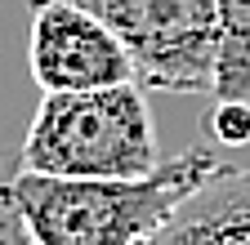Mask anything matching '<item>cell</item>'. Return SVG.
Returning a JSON list of instances; mask_svg holds the SVG:
<instances>
[{
    "instance_id": "8992f818",
    "label": "cell",
    "mask_w": 250,
    "mask_h": 245,
    "mask_svg": "<svg viewBox=\"0 0 250 245\" xmlns=\"http://www.w3.org/2000/svg\"><path fill=\"white\" fill-rule=\"evenodd\" d=\"M214 98L250 103V0H219V80Z\"/></svg>"
},
{
    "instance_id": "5b68a950",
    "label": "cell",
    "mask_w": 250,
    "mask_h": 245,
    "mask_svg": "<svg viewBox=\"0 0 250 245\" xmlns=\"http://www.w3.org/2000/svg\"><path fill=\"white\" fill-rule=\"evenodd\" d=\"M147 245H250V170L224 161Z\"/></svg>"
},
{
    "instance_id": "6da1fadb",
    "label": "cell",
    "mask_w": 250,
    "mask_h": 245,
    "mask_svg": "<svg viewBox=\"0 0 250 245\" xmlns=\"http://www.w3.org/2000/svg\"><path fill=\"white\" fill-rule=\"evenodd\" d=\"M219 170L224 156L210 147H188L139 178H62L18 165L14 205L31 245H147Z\"/></svg>"
},
{
    "instance_id": "ba28073f",
    "label": "cell",
    "mask_w": 250,
    "mask_h": 245,
    "mask_svg": "<svg viewBox=\"0 0 250 245\" xmlns=\"http://www.w3.org/2000/svg\"><path fill=\"white\" fill-rule=\"evenodd\" d=\"M22 165V151H0V245H31L18 205H14V174Z\"/></svg>"
},
{
    "instance_id": "52a82bcc",
    "label": "cell",
    "mask_w": 250,
    "mask_h": 245,
    "mask_svg": "<svg viewBox=\"0 0 250 245\" xmlns=\"http://www.w3.org/2000/svg\"><path fill=\"white\" fill-rule=\"evenodd\" d=\"M201 130L224 143V147H246L250 143V103H232V98H214V107L206 112Z\"/></svg>"
},
{
    "instance_id": "3957f363",
    "label": "cell",
    "mask_w": 250,
    "mask_h": 245,
    "mask_svg": "<svg viewBox=\"0 0 250 245\" xmlns=\"http://www.w3.org/2000/svg\"><path fill=\"white\" fill-rule=\"evenodd\" d=\"M103 18L134 58V85L214 98L219 0H76Z\"/></svg>"
},
{
    "instance_id": "9c48e42d",
    "label": "cell",
    "mask_w": 250,
    "mask_h": 245,
    "mask_svg": "<svg viewBox=\"0 0 250 245\" xmlns=\"http://www.w3.org/2000/svg\"><path fill=\"white\" fill-rule=\"evenodd\" d=\"M27 5H36V0H27Z\"/></svg>"
},
{
    "instance_id": "7a4b0ae2",
    "label": "cell",
    "mask_w": 250,
    "mask_h": 245,
    "mask_svg": "<svg viewBox=\"0 0 250 245\" xmlns=\"http://www.w3.org/2000/svg\"><path fill=\"white\" fill-rule=\"evenodd\" d=\"M18 151L27 170L62 178H139L161 165L147 89L134 80L45 94Z\"/></svg>"
},
{
    "instance_id": "277c9868",
    "label": "cell",
    "mask_w": 250,
    "mask_h": 245,
    "mask_svg": "<svg viewBox=\"0 0 250 245\" xmlns=\"http://www.w3.org/2000/svg\"><path fill=\"white\" fill-rule=\"evenodd\" d=\"M27 67L45 94H81L134 80V58L103 18L76 0L27 5Z\"/></svg>"
}]
</instances>
